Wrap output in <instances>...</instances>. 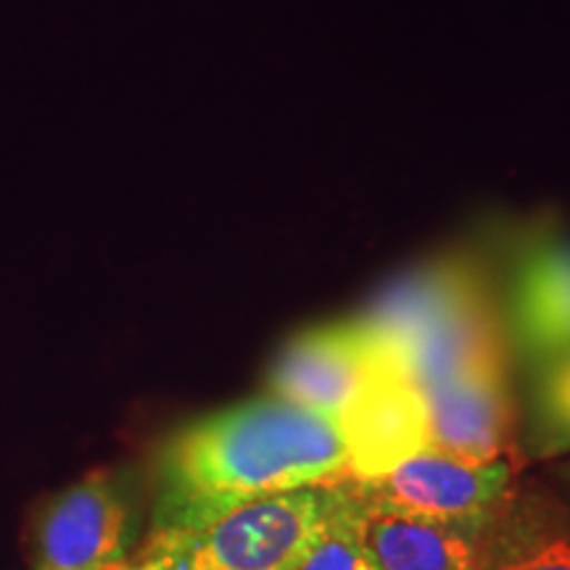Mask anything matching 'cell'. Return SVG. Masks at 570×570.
Instances as JSON below:
<instances>
[{
    "mask_svg": "<svg viewBox=\"0 0 570 570\" xmlns=\"http://www.w3.org/2000/svg\"><path fill=\"white\" fill-rule=\"evenodd\" d=\"M346 479L367 481L431 449L425 396L396 365L381 370L336 417Z\"/></svg>",
    "mask_w": 570,
    "mask_h": 570,
    "instance_id": "obj_6",
    "label": "cell"
},
{
    "mask_svg": "<svg viewBox=\"0 0 570 570\" xmlns=\"http://www.w3.org/2000/svg\"><path fill=\"white\" fill-rule=\"evenodd\" d=\"M487 288V277L470 256H436L394 277L356 320L396 365L404 348Z\"/></svg>",
    "mask_w": 570,
    "mask_h": 570,
    "instance_id": "obj_8",
    "label": "cell"
},
{
    "mask_svg": "<svg viewBox=\"0 0 570 570\" xmlns=\"http://www.w3.org/2000/svg\"><path fill=\"white\" fill-rule=\"evenodd\" d=\"M135 502L130 487L98 468L63 489L42 512L32 570H117L132 554Z\"/></svg>",
    "mask_w": 570,
    "mask_h": 570,
    "instance_id": "obj_4",
    "label": "cell"
},
{
    "mask_svg": "<svg viewBox=\"0 0 570 570\" xmlns=\"http://www.w3.org/2000/svg\"><path fill=\"white\" fill-rule=\"evenodd\" d=\"M365 518L367 539L383 570H479L489 515L441 520L365 510Z\"/></svg>",
    "mask_w": 570,
    "mask_h": 570,
    "instance_id": "obj_11",
    "label": "cell"
},
{
    "mask_svg": "<svg viewBox=\"0 0 570 570\" xmlns=\"http://www.w3.org/2000/svg\"><path fill=\"white\" fill-rule=\"evenodd\" d=\"M389 365L394 362L360 320L312 325L296 333L275 356L267 389L283 402L336 423L341 412Z\"/></svg>",
    "mask_w": 570,
    "mask_h": 570,
    "instance_id": "obj_5",
    "label": "cell"
},
{
    "mask_svg": "<svg viewBox=\"0 0 570 570\" xmlns=\"http://www.w3.org/2000/svg\"><path fill=\"white\" fill-rule=\"evenodd\" d=\"M479 570H570V510L541 487H512L483 525Z\"/></svg>",
    "mask_w": 570,
    "mask_h": 570,
    "instance_id": "obj_10",
    "label": "cell"
},
{
    "mask_svg": "<svg viewBox=\"0 0 570 570\" xmlns=\"http://www.w3.org/2000/svg\"><path fill=\"white\" fill-rule=\"evenodd\" d=\"M346 479L331 417L273 394L214 410L161 441L151 465V529H198L227 512Z\"/></svg>",
    "mask_w": 570,
    "mask_h": 570,
    "instance_id": "obj_1",
    "label": "cell"
},
{
    "mask_svg": "<svg viewBox=\"0 0 570 570\" xmlns=\"http://www.w3.org/2000/svg\"><path fill=\"white\" fill-rule=\"evenodd\" d=\"M504 327L531 365L570 352V233H541L520 248Z\"/></svg>",
    "mask_w": 570,
    "mask_h": 570,
    "instance_id": "obj_9",
    "label": "cell"
},
{
    "mask_svg": "<svg viewBox=\"0 0 570 570\" xmlns=\"http://www.w3.org/2000/svg\"><path fill=\"white\" fill-rule=\"evenodd\" d=\"M367 512L407 518H487L515 487L512 460H468L425 449L377 479H344Z\"/></svg>",
    "mask_w": 570,
    "mask_h": 570,
    "instance_id": "obj_3",
    "label": "cell"
},
{
    "mask_svg": "<svg viewBox=\"0 0 570 570\" xmlns=\"http://www.w3.org/2000/svg\"><path fill=\"white\" fill-rule=\"evenodd\" d=\"M296 570H383L367 539V518L344 481L325 487L323 518Z\"/></svg>",
    "mask_w": 570,
    "mask_h": 570,
    "instance_id": "obj_12",
    "label": "cell"
},
{
    "mask_svg": "<svg viewBox=\"0 0 570 570\" xmlns=\"http://www.w3.org/2000/svg\"><path fill=\"white\" fill-rule=\"evenodd\" d=\"M325 487L244 504L198 529L148 531L125 570H296L323 518Z\"/></svg>",
    "mask_w": 570,
    "mask_h": 570,
    "instance_id": "obj_2",
    "label": "cell"
},
{
    "mask_svg": "<svg viewBox=\"0 0 570 570\" xmlns=\"http://www.w3.org/2000/svg\"><path fill=\"white\" fill-rule=\"evenodd\" d=\"M531 452L539 460L570 454V352L533 365Z\"/></svg>",
    "mask_w": 570,
    "mask_h": 570,
    "instance_id": "obj_13",
    "label": "cell"
},
{
    "mask_svg": "<svg viewBox=\"0 0 570 570\" xmlns=\"http://www.w3.org/2000/svg\"><path fill=\"white\" fill-rule=\"evenodd\" d=\"M431 449L468 460H510L512 394L508 356L423 391Z\"/></svg>",
    "mask_w": 570,
    "mask_h": 570,
    "instance_id": "obj_7",
    "label": "cell"
},
{
    "mask_svg": "<svg viewBox=\"0 0 570 570\" xmlns=\"http://www.w3.org/2000/svg\"><path fill=\"white\" fill-rule=\"evenodd\" d=\"M117 570H125V568H117Z\"/></svg>",
    "mask_w": 570,
    "mask_h": 570,
    "instance_id": "obj_14",
    "label": "cell"
}]
</instances>
